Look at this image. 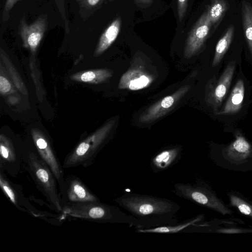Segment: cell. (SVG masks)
<instances>
[{"instance_id": "obj_1", "label": "cell", "mask_w": 252, "mask_h": 252, "mask_svg": "<svg viewBox=\"0 0 252 252\" xmlns=\"http://www.w3.org/2000/svg\"><path fill=\"white\" fill-rule=\"evenodd\" d=\"M114 201L149 227L175 224L179 204L172 200L147 194L126 192Z\"/></svg>"}, {"instance_id": "obj_2", "label": "cell", "mask_w": 252, "mask_h": 252, "mask_svg": "<svg viewBox=\"0 0 252 252\" xmlns=\"http://www.w3.org/2000/svg\"><path fill=\"white\" fill-rule=\"evenodd\" d=\"M71 217L99 223L126 224L136 228H149V225L128 215L116 206L99 202H88L64 205L63 213Z\"/></svg>"}, {"instance_id": "obj_3", "label": "cell", "mask_w": 252, "mask_h": 252, "mask_svg": "<svg viewBox=\"0 0 252 252\" xmlns=\"http://www.w3.org/2000/svg\"><path fill=\"white\" fill-rule=\"evenodd\" d=\"M27 170L48 201L58 212L63 213V203L57 187V179L53 172L38 155L30 152L24 156Z\"/></svg>"}, {"instance_id": "obj_4", "label": "cell", "mask_w": 252, "mask_h": 252, "mask_svg": "<svg viewBox=\"0 0 252 252\" xmlns=\"http://www.w3.org/2000/svg\"><path fill=\"white\" fill-rule=\"evenodd\" d=\"M114 124L115 120L108 122L94 133L80 142L65 157L63 165V168L80 166L87 167L92 165Z\"/></svg>"}, {"instance_id": "obj_5", "label": "cell", "mask_w": 252, "mask_h": 252, "mask_svg": "<svg viewBox=\"0 0 252 252\" xmlns=\"http://www.w3.org/2000/svg\"><path fill=\"white\" fill-rule=\"evenodd\" d=\"M31 133L38 155L49 166L54 174L61 194L63 191L64 182L63 166L48 138L38 130L33 129Z\"/></svg>"}, {"instance_id": "obj_6", "label": "cell", "mask_w": 252, "mask_h": 252, "mask_svg": "<svg viewBox=\"0 0 252 252\" xmlns=\"http://www.w3.org/2000/svg\"><path fill=\"white\" fill-rule=\"evenodd\" d=\"M61 195L64 206L78 203L100 201L99 198L79 177L73 175H69L64 178Z\"/></svg>"}, {"instance_id": "obj_7", "label": "cell", "mask_w": 252, "mask_h": 252, "mask_svg": "<svg viewBox=\"0 0 252 252\" xmlns=\"http://www.w3.org/2000/svg\"><path fill=\"white\" fill-rule=\"evenodd\" d=\"M0 186L3 193L18 209L35 217H44L26 198L19 185L13 183L6 176L5 172L0 168Z\"/></svg>"}, {"instance_id": "obj_8", "label": "cell", "mask_w": 252, "mask_h": 252, "mask_svg": "<svg viewBox=\"0 0 252 252\" xmlns=\"http://www.w3.org/2000/svg\"><path fill=\"white\" fill-rule=\"evenodd\" d=\"M190 88V85L182 86L174 93L162 98L150 106L140 115L139 122L144 124L150 123L163 117L171 110Z\"/></svg>"}, {"instance_id": "obj_9", "label": "cell", "mask_w": 252, "mask_h": 252, "mask_svg": "<svg viewBox=\"0 0 252 252\" xmlns=\"http://www.w3.org/2000/svg\"><path fill=\"white\" fill-rule=\"evenodd\" d=\"M47 26L46 17L41 16L31 24H27L23 17L19 26V32L25 48L30 50L34 54L42 39Z\"/></svg>"}, {"instance_id": "obj_10", "label": "cell", "mask_w": 252, "mask_h": 252, "mask_svg": "<svg viewBox=\"0 0 252 252\" xmlns=\"http://www.w3.org/2000/svg\"><path fill=\"white\" fill-rule=\"evenodd\" d=\"M24 156L19 153L13 142L4 135L0 137V168L16 178L21 172Z\"/></svg>"}, {"instance_id": "obj_11", "label": "cell", "mask_w": 252, "mask_h": 252, "mask_svg": "<svg viewBox=\"0 0 252 252\" xmlns=\"http://www.w3.org/2000/svg\"><path fill=\"white\" fill-rule=\"evenodd\" d=\"M235 62H230L215 83H213L212 89L208 94V101L217 112L224 98L225 97L233 78L235 68Z\"/></svg>"}, {"instance_id": "obj_12", "label": "cell", "mask_w": 252, "mask_h": 252, "mask_svg": "<svg viewBox=\"0 0 252 252\" xmlns=\"http://www.w3.org/2000/svg\"><path fill=\"white\" fill-rule=\"evenodd\" d=\"M152 78L150 75L139 69H130L122 76L118 88L137 91L147 87L151 84Z\"/></svg>"}, {"instance_id": "obj_13", "label": "cell", "mask_w": 252, "mask_h": 252, "mask_svg": "<svg viewBox=\"0 0 252 252\" xmlns=\"http://www.w3.org/2000/svg\"><path fill=\"white\" fill-rule=\"evenodd\" d=\"M244 44L252 58V0H238Z\"/></svg>"}, {"instance_id": "obj_14", "label": "cell", "mask_w": 252, "mask_h": 252, "mask_svg": "<svg viewBox=\"0 0 252 252\" xmlns=\"http://www.w3.org/2000/svg\"><path fill=\"white\" fill-rule=\"evenodd\" d=\"M182 148L176 146L160 151L152 158L150 166L154 173L165 170L178 162L180 158Z\"/></svg>"}, {"instance_id": "obj_15", "label": "cell", "mask_w": 252, "mask_h": 252, "mask_svg": "<svg viewBox=\"0 0 252 252\" xmlns=\"http://www.w3.org/2000/svg\"><path fill=\"white\" fill-rule=\"evenodd\" d=\"M245 95V85L242 79L236 83L224 106L217 115H228L237 113L241 108Z\"/></svg>"}, {"instance_id": "obj_16", "label": "cell", "mask_w": 252, "mask_h": 252, "mask_svg": "<svg viewBox=\"0 0 252 252\" xmlns=\"http://www.w3.org/2000/svg\"><path fill=\"white\" fill-rule=\"evenodd\" d=\"M121 25L122 20L118 17L106 28L100 37L94 50L95 57L102 54L115 41L120 32Z\"/></svg>"}, {"instance_id": "obj_17", "label": "cell", "mask_w": 252, "mask_h": 252, "mask_svg": "<svg viewBox=\"0 0 252 252\" xmlns=\"http://www.w3.org/2000/svg\"><path fill=\"white\" fill-rule=\"evenodd\" d=\"M200 216L188 219L175 224L166 225L149 228H137L138 233L174 234L179 232L186 233L190 227L195 225L200 220Z\"/></svg>"}, {"instance_id": "obj_18", "label": "cell", "mask_w": 252, "mask_h": 252, "mask_svg": "<svg viewBox=\"0 0 252 252\" xmlns=\"http://www.w3.org/2000/svg\"><path fill=\"white\" fill-rule=\"evenodd\" d=\"M113 75V71L107 69H98L79 72L70 78L75 81L93 84L104 82Z\"/></svg>"}, {"instance_id": "obj_19", "label": "cell", "mask_w": 252, "mask_h": 252, "mask_svg": "<svg viewBox=\"0 0 252 252\" xmlns=\"http://www.w3.org/2000/svg\"><path fill=\"white\" fill-rule=\"evenodd\" d=\"M250 146L245 138L241 135L236 136V140L231 145L230 149L231 151L235 152L245 154L250 150Z\"/></svg>"}, {"instance_id": "obj_20", "label": "cell", "mask_w": 252, "mask_h": 252, "mask_svg": "<svg viewBox=\"0 0 252 252\" xmlns=\"http://www.w3.org/2000/svg\"><path fill=\"white\" fill-rule=\"evenodd\" d=\"M83 12H93L102 3L103 0H76Z\"/></svg>"}, {"instance_id": "obj_21", "label": "cell", "mask_w": 252, "mask_h": 252, "mask_svg": "<svg viewBox=\"0 0 252 252\" xmlns=\"http://www.w3.org/2000/svg\"><path fill=\"white\" fill-rule=\"evenodd\" d=\"M19 0H6L2 15V18L3 21L9 19L10 10Z\"/></svg>"}, {"instance_id": "obj_22", "label": "cell", "mask_w": 252, "mask_h": 252, "mask_svg": "<svg viewBox=\"0 0 252 252\" xmlns=\"http://www.w3.org/2000/svg\"><path fill=\"white\" fill-rule=\"evenodd\" d=\"M232 201H233L234 204L237 205L242 213L246 215L252 216V210L249 205L241 202L240 201V199L237 198H232Z\"/></svg>"}, {"instance_id": "obj_23", "label": "cell", "mask_w": 252, "mask_h": 252, "mask_svg": "<svg viewBox=\"0 0 252 252\" xmlns=\"http://www.w3.org/2000/svg\"><path fill=\"white\" fill-rule=\"evenodd\" d=\"M187 2L188 0H177L178 13L180 21L182 20L186 14Z\"/></svg>"}, {"instance_id": "obj_24", "label": "cell", "mask_w": 252, "mask_h": 252, "mask_svg": "<svg viewBox=\"0 0 252 252\" xmlns=\"http://www.w3.org/2000/svg\"><path fill=\"white\" fill-rule=\"evenodd\" d=\"M11 89V86L9 81L2 76H0V92L4 94L9 92Z\"/></svg>"}, {"instance_id": "obj_25", "label": "cell", "mask_w": 252, "mask_h": 252, "mask_svg": "<svg viewBox=\"0 0 252 252\" xmlns=\"http://www.w3.org/2000/svg\"><path fill=\"white\" fill-rule=\"evenodd\" d=\"M137 2L141 3H149L152 1V0H135Z\"/></svg>"}, {"instance_id": "obj_26", "label": "cell", "mask_w": 252, "mask_h": 252, "mask_svg": "<svg viewBox=\"0 0 252 252\" xmlns=\"http://www.w3.org/2000/svg\"><path fill=\"white\" fill-rule=\"evenodd\" d=\"M110 1L114 0H109Z\"/></svg>"}]
</instances>
